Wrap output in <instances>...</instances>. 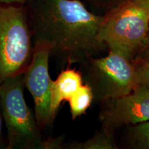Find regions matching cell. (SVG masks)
<instances>
[{
	"instance_id": "1",
	"label": "cell",
	"mask_w": 149,
	"mask_h": 149,
	"mask_svg": "<svg viewBox=\"0 0 149 149\" xmlns=\"http://www.w3.org/2000/svg\"><path fill=\"white\" fill-rule=\"evenodd\" d=\"M26 6L34 46H45L67 64H81L106 47L98 39L102 15L81 0H30Z\"/></svg>"
},
{
	"instance_id": "2",
	"label": "cell",
	"mask_w": 149,
	"mask_h": 149,
	"mask_svg": "<svg viewBox=\"0 0 149 149\" xmlns=\"http://www.w3.org/2000/svg\"><path fill=\"white\" fill-rule=\"evenodd\" d=\"M24 73L0 85V110L7 131L6 149H61L64 137L44 138L35 113L24 98Z\"/></svg>"
},
{
	"instance_id": "3",
	"label": "cell",
	"mask_w": 149,
	"mask_h": 149,
	"mask_svg": "<svg viewBox=\"0 0 149 149\" xmlns=\"http://www.w3.org/2000/svg\"><path fill=\"white\" fill-rule=\"evenodd\" d=\"M148 26V7L124 0L102 15L98 39L109 50L120 51L134 61L144 47Z\"/></svg>"
},
{
	"instance_id": "4",
	"label": "cell",
	"mask_w": 149,
	"mask_h": 149,
	"mask_svg": "<svg viewBox=\"0 0 149 149\" xmlns=\"http://www.w3.org/2000/svg\"><path fill=\"white\" fill-rule=\"evenodd\" d=\"M33 52L26 6L0 3V85L9 77L24 73Z\"/></svg>"
},
{
	"instance_id": "5",
	"label": "cell",
	"mask_w": 149,
	"mask_h": 149,
	"mask_svg": "<svg viewBox=\"0 0 149 149\" xmlns=\"http://www.w3.org/2000/svg\"><path fill=\"white\" fill-rule=\"evenodd\" d=\"M84 84L91 88L93 101L100 103L130 93L137 86L134 61L120 51L93 57L81 63Z\"/></svg>"
},
{
	"instance_id": "6",
	"label": "cell",
	"mask_w": 149,
	"mask_h": 149,
	"mask_svg": "<svg viewBox=\"0 0 149 149\" xmlns=\"http://www.w3.org/2000/svg\"><path fill=\"white\" fill-rule=\"evenodd\" d=\"M99 120L110 133L149 121V88L137 85L127 94L102 102Z\"/></svg>"
},
{
	"instance_id": "7",
	"label": "cell",
	"mask_w": 149,
	"mask_h": 149,
	"mask_svg": "<svg viewBox=\"0 0 149 149\" xmlns=\"http://www.w3.org/2000/svg\"><path fill=\"white\" fill-rule=\"evenodd\" d=\"M51 52L45 46H34L31 64L24 72V86L35 103V115L40 127L44 128L51 121V87L53 80L49 73Z\"/></svg>"
},
{
	"instance_id": "8",
	"label": "cell",
	"mask_w": 149,
	"mask_h": 149,
	"mask_svg": "<svg viewBox=\"0 0 149 149\" xmlns=\"http://www.w3.org/2000/svg\"><path fill=\"white\" fill-rule=\"evenodd\" d=\"M84 84L81 72L73 68L62 70L57 79L53 80L51 87V121L53 124L61 104L66 100Z\"/></svg>"
},
{
	"instance_id": "9",
	"label": "cell",
	"mask_w": 149,
	"mask_h": 149,
	"mask_svg": "<svg viewBox=\"0 0 149 149\" xmlns=\"http://www.w3.org/2000/svg\"><path fill=\"white\" fill-rule=\"evenodd\" d=\"M65 148L70 149H117L118 146L115 139V134L107 130L101 129L95 134L91 138L84 142L70 143Z\"/></svg>"
},
{
	"instance_id": "10",
	"label": "cell",
	"mask_w": 149,
	"mask_h": 149,
	"mask_svg": "<svg viewBox=\"0 0 149 149\" xmlns=\"http://www.w3.org/2000/svg\"><path fill=\"white\" fill-rule=\"evenodd\" d=\"M125 140L130 148L149 149V122L126 126Z\"/></svg>"
},
{
	"instance_id": "11",
	"label": "cell",
	"mask_w": 149,
	"mask_h": 149,
	"mask_svg": "<svg viewBox=\"0 0 149 149\" xmlns=\"http://www.w3.org/2000/svg\"><path fill=\"white\" fill-rule=\"evenodd\" d=\"M93 101V95L91 88L84 84L68 100L72 120L85 114Z\"/></svg>"
},
{
	"instance_id": "12",
	"label": "cell",
	"mask_w": 149,
	"mask_h": 149,
	"mask_svg": "<svg viewBox=\"0 0 149 149\" xmlns=\"http://www.w3.org/2000/svg\"><path fill=\"white\" fill-rule=\"evenodd\" d=\"M134 64L137 84L149 88V55L135 59Z\"/></svg>"
},
{
	"instance_id": "13",
	"label": "cell",
	"mask_w": 149,
	"mask_h": 149,
	"mask_svg": "<svg viewBox=\"0 0 149 149\" xmlns=\"http://www.w3.org/2000/svg\"><path fill=\"white\" fill-rule=\"evenodd\" d=\"M91 6L99 10L104 11V13L115 8L124 0H85Z\"/></svg>"
},
{
	"instance_id": "14",
	"label": "cell",
	"mask_w": 149,
	"mask_h": 149,
	"mask_svg": "<svg viewBox=\"0 0 149 149\" xmlns=\"http://www.w3.org/2000/svg\"><path fill=\"white\" fill-rule=\"evenodd\" d=\"M147 55H149V26H148V34H147L146 40V42H145L144 47H143L142 49H141L140 53L138 54V55L137 56V57H136L135 59L140 58V57H145V56H147Z\"/></svg>"
},
{
	"instance_id": "15",
	"label": "cell",
	"mask_w": 149,
	"mask_h": 149,
	"mask_svg": "<svg viewBox=\"0 0 149 149\" xmlns=\"http://www.w3.org/2000/svg\"><path fill=\"white\" fill-rule=\"evenodd\" d=\"M2 115H1V110H0V149H6L7 141L5 139L2 130Z\"/></svg>"
},
{
	"instance_id": "16",
	"label": "cell",
	"mask_w": 149,
	"mask_h": 149,
	"mask_svg": "<svg viewBox=\"0 0 149 149\" xmlns=\"http://www.w3.org/2000/svg\"><path fill=\"white\" fill-rule=\"evenodd\" d=\"M30 0H0L1 4L26 6Z\"/></svg>"
},
{
	"instance_id": "17",
	"label": "cell",
	"mask_w": 149,
	"mask_h": 149,
	"mask_svg": "<svg viewBox=\"0 0 149 149\" xmlns=\"http://www.w3.org/2000/svg\"><path fill=\"white\" fill-rule=\"evenodd\" d=\"M135 1L149 8V0H135Z\"/></svg>"
}]
</instances>
